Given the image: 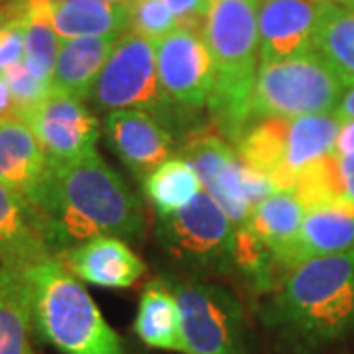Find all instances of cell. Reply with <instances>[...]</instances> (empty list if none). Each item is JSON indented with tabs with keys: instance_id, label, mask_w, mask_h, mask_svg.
Returning a JSON list of instances; mask_svg holds the SVG:
<instances>
[{
	"instance_id": "obj_1",
	"label": "cell",
	"mask_w": 354,
	"mask_h": 354,
	"mask_svg": "<svg viewBox=\"0 0 354 354\" xmlns=\"http://www.w3.org/2000/svg\"><path fill=\"white\" fill-rule=\"evenodd\" d=\"M28 203L55 256L95 236L138 241L146 227L138 195L97 152L71 162L50 160Z\"/></svg>"
},
{
	"instance_id": "obj_2",
	"label": "cell",
	"mask_w": 354,
	"mask_h": 354,
	"mask_svg": "<svg viewBox=\"0 0 354 354\" xmlns=\"http://www.w3.org/2000/svg\"><path fill=\"white\" fill-rule=\"evenodd\" d=\"M268 323L295 348L315 351L354 329V250L288 270L266 307Z\"/></svg>"
},
{
	"instance_id": "obj_3",
	"label": "cell",
	"mask_w": 354,
	"mask_h": 354,
	"mask_svg": "<svg viewBox=\"0 0 354 354\" xmlns=\"http://www.w3.org/2000/svg\"><path fill=\"white\" fill-rule=\"evenodd\" d=\"M215 83L209 97L211 124L234 146L250 127L260 67L258 0H213L203 24Z\"/></svg>"
},
{
	"instance_id": "obj_4",
	"label": "cell",
	"mask_w": 354,
	"mask_h": 354,
	"mask_svg": "<svg viewBox=\"0 0 354 354\" xmlns=\"http://www.w3.org/2000/svg\"><path fill=\"white\" fill-rule=\"evenodd\" d=\"M34 333L64 354H127L118 333L64 262L48 254L22 266Z\"/></svg>"
},
{
	"instance_id": "obj_5",
	"label": "cell",
	"mask_w": 354,
	"mask_h": 354,
	"mask_svg": "<svg viewBox=\"0 0 354 354\" xmlns=\"http://www.w3.org/2000/svg\"><path fill=\"white\" fill-rule=\"evenodd\" d=\"M88 101L104 113L120 109L146 111L171 132L181 127L191 113L179 106L162 87L156 64V41L134 32L120 36Z\"/></svg>"
},
{
	"instance_id": "obj_6",
	"label": "cell",
	"mask_w": 354,
	"mask_h": 354,
	"mask_svg": "<svg viewBox=\"0 0 354 354\" xmlns=\"http://www.w3.org/2000/svg\"><path fill=\"white\" fill-rule=\"evenodd\" d=\"M344 83L315 51L258 67L250 124L262 118L335 113Z\"/></svg>"
},
{
	"instance_id": "obj_7",
	"label": "cell",
	"mask_w": 354,
	"mask_h": 354,
	"mask_svg": "<svg viewBox=\"0 0 354 354\" xmlns=\"http://www.w3.org/2000/svg\"><path fill=\"white\" fill-rule=\"evenodd\" d=\"M181 315L183 354H248L246 315L227 288L197 278H164Z\"/></svg>"
},
{
	"instance_id": "obj_8",
	"label": "cell",
	"mask_w": 354,
	"mask_h": 354,
	"mask_svg": "<svg viewBox=\"0 0 354 354\" xmlns=\"http://www.w3.org/2000/svg\"><path fill=\"white\" fill-rule=\"evenodd\" d=\"M234 232L232 221L205 189L177 213L160 218L156 228L167 256L191 274L230 272Z\"/></svg>"
},
{
	"instance_id": "obj_9",
	"label": "cell",
	"mask_w": 354,
	"mask_h": 354,
	"mask_svg": "<svg viewBox=\"0 0 354 354\" xmlns=\"http://www.w3.org/2000/svg\"><path fill=\"white\" fill-rule=\"evenodd\" d=\"M156 64L162 87L179 106L191 113L207 106L215 83V67L203 30L177 28L158 39Z\"/></svg>"
},
{
	"instance_id": "obj_10",
	"label": "cell",
	"mask_w": 354,
	"mask_h": 354,
	"mask_svg": "<svg viewBox=\"0 0 354 354\" xmlns=\"http://www.w3.org/2000/svg\"><path fill=\"white\" fill-rule=\"evenodd\" d=\"M179 156L185 158L218 207L227 213L232 225L242 227L252 213L242 191L241 162L234 146L211 122L187 130Z\"/></svg>"
},
{
	"instance_id": "obj_11",
	"label": "cell",
	"mask_w": 354,
	"mask_h": 354,
	"mask_svg": "<svg viewBox=\"0 0 354 354\" xmlns=\"http://www.w3.org/2000/svg\"><path fill=\"white\" fill-rule=\"evenodd\" d=\"M51 162H71L97 150L101 124L85 101L51 91L46 101L20 116Z\"/></svg>"
},
{
	"instance_id": "obj_12",
	"label": "cell",
	"mask_w": 354,
	"mask_h": 354,
	"mask_svg": "<svg viewBox=\"0 0 354 354\" xmlns=\"http://www.w3.org/2000/svg\"><path fill=\"white\" fill-rule=\"evenodd\" d=\"M104 136L111 150L140 181L174 153V132L153 114L138 109L106 113Z\"/></svg>"
},
{
	"instance_id": "obj_13",
	"label": "cell",
	"mask_w": 354,
	"mask_h": 354,
	"mask_svg": "<svg viewBox=\"0 0 354 354\" xmlns=\"http://www.w3.org/2000/svg\"><path fill=\"white\" fill-rule=\"evenodd\" d=\"M321 4L309 0H258L260 65L313 51Z\"/></svg>"
},
{
	"instance_id": "obj_14",
	"label": "cell",
	"mask_w": 354,
	"mask_h": 354,
	"mask_svg": "<svg viewBox=\"0 0 354 354\" xmlns=\"http://www.w3.org/2000/svg\"><path fill=\"white\" fill-rule=\"evenodd\" d=\"M57 258L77 279L99 288H132L146 274L138 254L116 236L88 239L57 254Z\"/></svg>"
},
{
	"instance_id": "obj_15",
	"label": "cell",
	"mask_w": 354,
	"mask_h": 354,
	"mask_svg": "<svg viewBox=\"0 0 354 354\" xmlns=\"http://www.w3.org/2000/svg\"><path fill=\"white\" fill-rule=\"evenodd\" d=\"M354 250V205L348 201L317 205L305 211L299 234L281 258V272L301 262Z\"/></svg>"
},
{
	"instance_id": "obj_16",
	"label": "cell",
	"mask_w": 354,
	"mask_h": 354,
	"mask_svg": "<svg viewBox=\"0 0 354 354\" xmlns=\"http://www.w3.org/2000/svg\"><path fill=\"white\" fill-rule=\"evenodd\" d=\"M50 167V158L20 118L0 122V183L30 201Z\"/></svg>"
},
{
	"instance_id": "obj_17",
	"label": "cell",
	"mask_w": 354,
	"mask_h": 354,
	"mask_svg": "<svg viewBox=\"0 0 354 354\" xmlns=\"http://www.w3.org/2000/svg\"><path fill=\"white\" fill-rule=\"evenodd\" d=\"M341 118L335 113L307 114L290 120L283 164L272 174L278 191H293L299 171L323 156L335 152Z\"/></svg>"
},
{
	"instance_id": "obj_18",
	"label": "cell",
	"mask_w": 354,
	"mask_h": 354,
	"mask_svg": "<svg viewBox=\"0 0 354 354\" xmlns=\"http://www.w3.org/2000/svg\"><path fill=\"white\" fill-rule=\"evenodd\" d=\"M118 39L114 36L62 39L51 75V88L88 101L91 91Z\"/></svg>"
},
{
	"instance_id": "obj_19",
	"label": "cell",
	"mask_w": 354,
	"mask_h": 354,
	"mask_svg": "<svg viewBox=\"0 0 354 354\" xmlns=\"http://www.w3.org/2000/svg\"><path fill=\"white\" fill-rule=\"evenodd\" d=\"M53 254L30 203L0 183V264L26 266Z\"/></svg>"
},
{
	"instance_id": "obj_20",
	"label": "cell",
	"mask_w": 354,
	"mask_h": 354,
	"mask_svg": "<svg viewBox=\"0 0 354 354\" xmlns=\"http://www.w3.org/2000/svg\"><path fill=\"white\" fill-rule=\"evenodd\" d=\"M51 20L57 36L71 38H120L128 32V6L114 0L51 2Z\"/></svg>"
},
{
	"instance_id": "obj_21",
	"label": "cell",
	"mask_w": 354,
	"mask_h": 354,
	"mask_svg": "<svg viewBox=\"0 0 354 354\" xmlns=\"http://www.w3.org/2000/svg\"><path fill=\"white\" fill-rule=\"evenodd\" d=\"M134 333L152 348L183 354L179 307L164 278L152 279L144 286L134 319Z\"/></svg>"
},
{
	"instance_id": "obj_22",
	"label": "cell",
	"mask_w": 354,
	"mask_h": 354,
	"mask_svg": "<svg viewBox=\"0 0 354 354\" xmlns=\"http://www.w3.org/2000/svg\"><path fill=\"white\" fill-rule=\"evenodd\" d=\"M22 266L0 264V354H38Z\"/></svg>"
},
{
	"instance_id": "obj_23",
	"label": "cell",
	"mask_w": 354,
	"mask_h": 354,
	"mask_svg": "<svg viewBox=\"0 0 354 354\" xmlns=\"http://www.w3.org/2000/svg\"><path fill=\"white\" fill-rule=\"evenodd\" d=\"M313 51L346 87L354 85V8H344L330 0L321 4Z\"/></svg>"
},
{
	"instance_id": "obj_24",
	"label": "cell",
	"mask_w": 354,
	"mask_h": 354,
	"mask_svg": "<svg viewBox=\"0 0 354 354\" xmlns=\"http://www.w3.org/2000/svg\"><path fill=\"white\" fill-rule=\"evenodd\" d=\"M305 211V205L293 191H278L254 207L246 225L274 250L279 264L299 234Z\"/></svg>"
},
{
	"instance_id": "obj_25",
	"label": "cell",
	"mask_w": 354,
	"mask_h": 354,
	"mask_svg": "<svg viewBox=\"0 0 354 354\" xmlns=\"http://www.w3.org/2000/svg\"><path fill=\"white\" fill-rule=\"evenodd\" d=\"M142 189L158 216L164 218L189 205L201 191V181L185 158L171 156L142 181Z\"/></svg>"
},
{
	"instance_id": "obj_26",
	"label": "cell",
	"mask_w": 354,
	"mask_h": 354,
	"mask_svg": "<svg viewBox=\"0 0 354 354\" xmlns=\"http://www.w3.org/2000/svg\"><path fill=\"white\" fill-rule=\"evenodd\" d=\"M290 120L288 118H262L244 130L242 138L234 144V152L242 165L272 176L283 164L288 146Z\"/></svg>"
},
{
	"instance_id": "obj_27",
	"label": "cell",
	"mask_w": 354,
	"mask_h": 354,
	"mask_svg": "<svg viewBox=\"0 0 354 354\" xmlns=\"http://www.w3.org/2000/svg\"><path fill=\"white\" fill-rule=\"evenodd\" d=\"M232 270L258 293H272L283 278L274 250L246 223L234 232Z\"/></svg>"
},
{
	"instance_id": "obj_28",
	"label": "cell",
	"mask_w": 354,
	"mask_h": 354,
	"mask_svg": "<svg viewBox=\"0 0 354 354\" xmlns=\"http://www.w3.org/2000/svg\"><path fill=\"white\" fill-rule=\"evenodd\" d=\"M26 65L39 79L51 83L62 38L51 20V0H26L24 10Z\"/></svg>"
},
{
	"instance_id": "obj_29",
	"label": "cell",
	"mask_w": 354,
	"mask_h": 354,
	"mask_svg": "<svg viewBox=\"0 0 354 354\" xmlns=\"http://www.w3.org/2000/svg\"><path fill=\"white\" fill-rule=\"evenodd\" d=\"M293 193L304 203L305 209L327 203L346 201L342 193L339 153H327L321 160L307 165L304 171H299Z\"/></svg>"
},
{
	"instance_id": "obj_30",
	"label": "cell",
	"mask_w": 354,
	"mask_h": 354,
	"mask_svg": "<svg viewBox=\"0 0 354 354\" xmlns=\"http://www.w3.org/2000/svg\"><path fill=\"white\" fill-rule=\"evenodd\" d=\"M128 32L152 41L165 38L179 28L176 14L164 0H132L128 4Z\"/></svg>"
},
{
	"instance_id": "obj_31",
	"label": "cell",
	"mask_w": 354,
	"mask_h": 354,
	"mask_svg": "<svg viewBox=\"0 0 354 354\" xmlns=\"http://www.w3.org/2000/svg\"><path fill=\"white\" fill-rule=\"evenodd\" d=\"M2 75H4L6 83H8V88L12 93L18 118L28 111H32L34 106H38L41 101H46L48 95L53 91L51 83L39 79L38 75H34L30 71V67L26 65V62L14 65L8 71H4Z\"/></svg>"
},
{
	"instance_id": "obj_32",
	"label": "cell",
	"mask_w": 354,
	"mask_h": 354,
	"mask_svg": "<svg viewBox=\"0 0 354 354\" xmlns=\"http://www.w3.org/2000/svg\"><path fill=\"white\" fill-rule=\"evenodd\" d=\"M26 10V8H24ZM26 57L24 12L0 32V75L14 65L22 64Z\"/></svg>"
},
{
	"instance_id": "obj_33",
	"label": "cell",
	"mask_w": 354,
	"mask_h": 354,
	"mask_svg": "<svg viewBox=\"0 0 354 354\" xmlns=\"http://www.w3.org/2000/svg\"><path fill=\"white\" fill-rule=\"evenodd\" d=\"M241 162V160H239ZM241 179H242V191H244V197L250 207H256L258 203H262L268 199L270 195L278 193L272 177L260 174V171H254L250 167L241 164Z\"/></svg>"
},
{
	"instance_id": "obj_34",
	"label": "cell",
	"mask_w": 354,
	"mask_h": 354,
	"mask_svg": "<svg viewBox=\"0 0 354 354\" xmlns=\"http://www.w3.org/2000/svg\"><path fill=\"white\" fill-rule=\"evenodd\" d=\"M176 14L179 28H199L203 30L213 0H164Z\"/></svg>"
},
{
	"instance_id": "obj_35",
	"label": "cell",
	"mask_w": 354,
	"mask_h": 354,
	"mask_svg": "<svg viewBox=\"0 0 354 354\" xmlns=\"http://www.w3.org/2000/svg\"><path fill=\"white\" fill-rule=\"evenodd\" d=\"M339 167H341L342 193H344V199L354 205V153L339 156Z\"/></svg>"
},
{
	"instance_id": "obj_36",
	"label": "cell",
	"mask_w": 354,
	"mask_h": 354,
	"mask_svg": "<svg viewBox=\"0 0 354 354\" xmlns=\"http://www.w3.org/2000/svg\"><path fill=\"white\" fill-rule=\"evenodd\" d=\"M26 0H2L0 2V32L18 16H22Z\"/></svg>"
},
{
	"instance_id": "obj_37",
	"label": "cell",
	"mask_w": 354,
	"mask_h": 354,
	"mask_svg": "<svg viewBox=\"0 0 354 354\" xmlns=\"http://www.w3.org/2000/svg\"><path fill=\"white\" fill-rule=\"evenodd\" d=\"M10 118H18L16 116V104H14L12 93L8 88V83L4 75H0V122L10 120Z\"/></svg>"
},
{
	"instance_id": "obj_38",
	"label": "cell",
	"mask_w": 354,
	"mask_h": 354,
	"mask_svg": "<svg viewBox=\"0 0 354 354\" xmlns=\"http://www.w3.org/2000/svg\"><path fill=\"white\" fill-rule=\"evenodd\" d=\"M335 114L341 120H354V85H348V87L344 88Z\"/></svg>"
},
{
	"instance_id": "obj_39",
	"label": "cell",
	"mask_w": 354,
	"mask_h": 354,
	"mask_svg": "<svg viewBox=\"0 0 354 354\" xmlns=\"http://www.w3.org/2000/svg\"><path fill=\"white\" fill-rule=\"evenodd\" d=\"M335 2L344 6V8H354V0H335Z\"/></svg>"
},
{
	"instance_id": "obj_40",
	"label": "cell",
	"mask_w": 354,
	"mask_h": 354,
	"mask_svg": "<svg viewBox=\"0 0 354 354\" xmlns=\"http://www.w3.org/2000/svg\"><path fill=\"white\" fill-rule=\"evenodd\" d=\"M114 2H120V4H124V6H128V4H130L132 0H114Z\"/></svg>"
},
{
	"instance_id": "obj_41",
	"label": "cell",
	"mask_w": 354,
	"mask_h": 354,
	"mask_svg": "<svg viewBox=\"0 0 354 354\" xmlns=\"http://www.w3.org/2000/svg\"><path fill=\"white\" fill-rule=\"evenodd\" d=\"M51 2H73V0H51Z\"/></svg>"
},
{
	"instance_id": "obj_42",
	"label": "cell",
	"mask_w": 354,
	"mask_h": 354,
	"mask_svg": "<svg viewBox=\"0 0 354 354\" xmlns=\"http://www.w3.org/2000/svg\"><path fill=\"white\" fill-rule=\"evenodd\" d=\"M309 2H325V0H309Z\"/></svg>"
},
{
	"instance_id": "obj_43",
	"label": "cell",
	"mask_w": 354,
	"mask_h": 354,
	"mask_svg": "<svg viewBox=\"0 0 354 354\" xmlns=\"http://www.w3.org/2000/svg\"><path fill=\"white\" fill-rule=\"evenodd\" d=\"M0 2H2V0H0Z\"/></svg>"
}]
</instances>
